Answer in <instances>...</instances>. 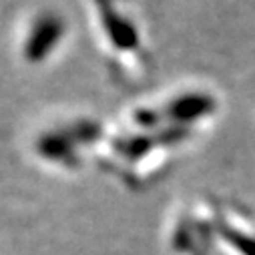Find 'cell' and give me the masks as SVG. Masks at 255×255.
<instances>
[{"instance_id": "cell-1", "label": "cell", "mask_w": 255, "mask_h": 255, "mask_svg": "<svg viewBox=\"0 0 255 255\" xmlns=\"http://www.w3.org/2000/svg\"><path fill=\"white\" fill-rule=\"evenodd\" d=\"M215 109V101L207 95H183L175 101H171L165 109H143L135 113V121L143 127H155L159 121H171V123H191L205 115H209Z\"/></svg>"}, {"instance_id": "cell-2", "label": "cell", "mask_w": 255, "mask_h": 255, "mask_svg": "<svg viewBox=\"0 0 255 255\" xmlns=\"http://www.w3.org/2000/svg\"><path fill=\"white\" fill-rule=\"evenodd\" d=\"M62 30H65V24H62V20L58 16H54V14L38 16V20L28 30V38L24 42L26 58L32 60V62L42 60L60 42Z\"/></svg>"}]
</instances>
